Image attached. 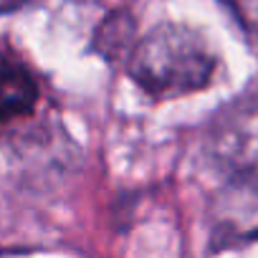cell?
<instances>
[{
  "label": "cell",
  "instance_id": "5",
  "mask_svg": "<svg viewBox=\"0 0 258 258\" xmlns=\"http://www.w3.org/2000/svg\"><path fill=\"white\" fill-rule=\"evenodd\" d=\"M28 3H33V0H0V13H16Z\"/></svg>",
  "mask_w": 258,
  "mask_h": 258
},
{
  "label": "cell",
  "instance_id": "3",
  "mask_svg": "<svg viewBox=\"0 0 258 258\" xmlns=\"http://www.w3.org/2000/svg\"><path fill=\"white\" fill-rule=\"evenodd\" d=\"M38 104V81L33 71L13 53L0 51V124L26 116Z\"/></svg>",
  "mask_w": 258,
  "mask_h": 258
},
{
  "label": "cell",
  "instance_id": "1",
  "mask_svg": "<svg viewBox=\"0 0 258 258\" xmlns=\"http://www.w3.org/2000/svg\"><path fill=\"white\" fill-rule=\"evenodd\" d=\"M129 76L155 99H177L210 86L218 58L208 38L180 23L155 26L129 53Z\"/></svg>",
  "mask_w": 258,
  "mask_h": 258
},
{
  "label": "cell",
  "instance_id": "4",
  "mask_svg": "<svg viewBox=\"0 0 258 258\" xmlns=\"http://www.w3.org/2000/svg\"><path fill=\"white\" fill-rule=\"evenodd\" d=\"M220 3L250 38H258V0H220Z\"/></svg>",
  "mask_w": 258,
  "mask_h": 258
},
{
  "label": "cell",
  "instance_id": "2",
  "mask_svg": "<svg viewBox=\"0 0 258 258\" xmlns=\"http://www.w3.org/2000/svg\"><path fill=\"white\" fill-rule=\"evenodd\" d=\"M210 150L228 177L258 185V99L240 101L220 114L210 135Z\"/></svg>",
  "mask_w": 258,
  "mask_h": 258
}]
</instances>
